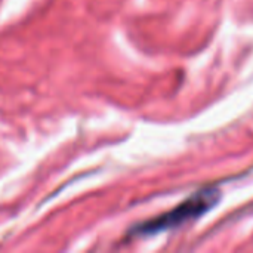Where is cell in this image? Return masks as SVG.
Masks as SVG:
<instances>
[{"label": "cell", "instance_id": "obj_1", "mask_svg": "<svg viewBox=\"0 0 253 253\" xmlns=\"http://www.w3.org/2000/svg\"><path fill=\"white\" fill-rule=\"evenodd\" d=\"M218 197H219V193L213 188H208L200 193H196L193 197L185 200L176 209L159 216L157 219H153V221L138 225L136 228H133L132 233L136 236H151V234L165 231L168 228L178 227V225L208 212L218 202Z\"/></svg>", "mask_w": 253, "mask_h": 253}]
</instances>
